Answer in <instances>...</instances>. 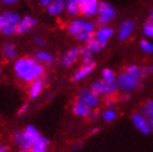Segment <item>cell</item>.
Wrapping results in <instances>:
<instances>
[{"label":"cell","instance_id":"cell-25","mask_svg":"<svg viewBox=\"0 0 153 152\" xmlns=\"http://www.w3.org/2000/svg\"><path fill=\"white\" fill-rule=\"evenodd\" d=\"M3 54L8 60H13L16 57V48L13 44L8 42L3 46Z\"/></svg>","mask_w":153,"mask_h":152},{"label":"cell","instance_id":"cell-23","mask_svg":"<svg viewBox=\"0 0 153 152\" xmlns=\"http://www.w3.org/2000/svg\"><path fill=\"white\" fill-rule=\"evenodd\" d=\"M35 59L38 62H40L41 64H50L53 61V56L51 53L47 52V51H39L36 53Z\"/></svg>","mask_w":153,"mask_h":152},{"label":"cell","instance_id":"cell-39","mask_svg":"<svg viewBox=\"0 0 153 152\" xmlns=\"http://www.w3.org/2000/svg\"><path fill=\"white\" fill-rule=\"evenodd\" d=\"M77 1H78V2H79V0H77Z\"/></svg>","mask_w":153,"mask_h":152},{"label":"cell","instance_id":"cell-16","mask_svg":"<svg viewBox=\"0 0 153 152\" xmlns=\"http://www.w3.org/2000/svg\"><path fill=\"white\" fill-rule=\"evenodd\" d=\"M49 146H50L49 139L44 137V136H40L35 142L33 143L32 148L28 152H47Z\"/></svg>","mask_w":153,"mask_h":152},{"label":"cell","instance_id":"cell-35","mask_svg":"<svg viewBox=\"0 0 153 152\" xmlns=\"http://www.w3.org/2000/svg\"><path fill=\"white\" fill-rule=\"evenodd\" d=\"M0 152H8V146L1 145V146H0Z\"/></svg>","mask_w":153,"mask_h":152},{"label":"cell","instance_id":"cell-2","mask_svg":"<svg viewBox=\"0 0 153 152\" xmlns=\"http://www.w3.org/2000/svg\"><path fill=\"white\" fill-rule=\"evenodd\" d=\"M96 24L92 21L76 19L71 22L68 26V33L73 35L77 40L88 44L94 39Z\"/></svg>","mask_w":153,"mask_h":152},{"label":"cell","instance_id":"cell-36","mask_svg":"<svg viewBox=\"0 0 153 152\" xmlns=\"http://www.w3.org/2000/svg\"><path fill=\"white\" fill-rule=\"evenodd\" d=\"M151 21L153 22V10H152V12H151Z\"/></svg>","mask_w":153,"mask_h":152},{"label":"cell","instance_id":"cell-31","mask_svg":"<svg viewBox=\"0 0 153 152\" xmlns=\"http://www.w3.org/2000/svg\"><path fill=\"white\" fill-rule=\"evenodd\" d=\"M34 40H35V44L37 45V46H39V47H42V46L45 45L44 38L41 37V36H35Z\"/></svg>","mask_w":153,"mask_h":152},{"label":"cell","instance_id":"cell-17","mask_svg":"<svg viewBox=\"0 0 153 152\" xmlns=\"http://www.w3.org/2000/svg\"><path fill=\"white\" fill-rule=\"evenodd\" d=\"M73 112L75 115H77V116L79 117H88L92 113L91 109L89 108V107H87L86 104H84V103L79 102L78 100H77L76 102H74Z\"/></svg>","mask_w":153,"mask_h":152},{"label":"cell","instance_id":"cell-33","mask_svg":"<svg viewBox=\"0 0 153 152\" xmlns=\"http://www.w3.org/2000/svg\"><path fill=\"white\" fill-rule=\"evenodd\" d=\"M53 0H39V2H40V4L42 7H46L47 8L49 4H50L51 2H52Z\"/></svg>","mask_w":153,"mask_h":152},{"label":"cell","instance_id":"cell-28","mask_svg":"<svg viewBox=\"0 0 153 152\" xmlns=\"http://www.w3.org/2000/svg\"><path fill=\"white\" fill-rule=\"evenodd\" d=\"M140 48H141V50L144 53H148V54L153 53V44L149 40L142 39V40L140 41Z\"/></svg>","mask_w":153,"mask_h":152},{"label":"cell","instance_id":"cell-32","mask_svg":"<svg viewBox=\"0 0 153 152\" xmlns=\"http://www.w3.org/2000/svg\"><path fill=\"white\" fill-rule=\"evenodd\" d=\"M28 110V103H24L22 107H21V109L19 110V112H18V114L19 115H23L25 112Z\"/></svg>","mask_w":153,"mask_h":152},{"label":"cell","instance_id":"cell-6","mask_svg":"<svg viewBox=\"0 0 153 152\" xmlns=\"http://www.w3.org/2000/svg\"><path fill=\"white\" fill-rule=\"evenodd\" d=\"M116 83H117L118 88H121L122 90L126 91V92H129V91H134L138 88L140 80L134 78L133 76L123 72V73H121L117 76Z\"/></svg>","mask_w":153,"mask_h":152},{"label":"cell","instance_id":"cell-3","mask_svg":"<svg viewBox=\"0 0 153 152\" xmlns=\"http://www.w3.org/2000/svg\"><path fill=\"white\" fill-rule=\"evenodd\" d=\"M19 20H20V16L15 12L7 11L1 13L0 14V35L3 34L6 36H11L15 34Z\"/></svg>","mask_w":153,"mask_h":152},{"label":"cell","instance_id":"cell-15","mask_svg":"<svg viewBox=\"0 0 153 152\" xmlns=\"http://www.w3.org/2000/svg\"><path fill=\"white\" fill-rule=\"evenodd\" d=\"M66 2H68V0H53L52 2L47 7L48 13L52 16L60 15L65 10Z\"/></svg>","mask_w":153,"mask_h":152},{"label":"cell","instance_id":"cell-30","mask_svg":"<svg viewBox=\"0 0 153 152\" xmlns=\"http://www.w3.org/2000/svg\"><path fill=\"white\" fill-rule=\"evenodd\" d=\"M143 34L147 37L153 38V22L151 20L147 21L143 25Z\"/></svg>","mask_w":153,"mask_h":152},{"label":"cell","instance_id":"cell-19","mask_svg":"<svg viewBox=\"0 0 153 152\" xmlns=\"http://www.w3.org/2000/svg\"><path fill=\"white\" fill-rule=\"evenodd\" d=\"M142 114L150 124L151 130L153 132V100H150L144 103L142 108Z\"/></svg>","mask_w":153,"mask_h":152},{"label":"cell","instance_id":"cell-13","mask_svg":"<svg viewBox=\"0 0 153 152\" xmlns=\"http://www.w3.org/2000/svg\"><path fill=\"white\" fill-rule=\"evenodd\" d=\"M79 50L80 49H78V48H72V49L68 50L62 57L61 64L64 67H68L73 65L79 57Z\"/></svg>","mask_w":153,"mask_h":152},{"label":"cell","instance_id":"cell-21","mask_svg":"<svg viewBox=\"0 0 153 152\" xmlns=\"http://www.w3.org/2000/svg\"><path fill=\"white\" fill-rule=\"evenodd\" d=\"M66 13L71 16H75L80 12V7L79 2L77 0H68L66 2V7H65Z\"/></svg>","mask_w":153,"mask_h":152},{"label":"cell","instance_id":"cell-38","mask_svg":"<svg viewBox=\"0 0 153 152\" xmlns=\"http://www.w3.org/2000/svg\"><path fill=\"white\" fill-rule=\"evenodd\" d=\"M0 75H1V70H0Z\"/></svg>","mask_w":153,"mask_h":152},{"label":"cell","instance_id":"cell-37","mask_svg":"<svg viewBox=\"0 0 153 152\" xmlns=\"http://www.w3.org/2000/svg\"><path fill=\"white\" fill-rule=\"evenodd\" d=\"M150 70H151V72H153V65L152 66H150Z\"/></svg>","mask_w":153,"mask_h":152},{"label":"cell","instance_id":"cell-14","mask_svg":"<svg viewBox=\"0 0 153 152\" xmlns=\"http://www.w3.org/2000/svg\"><path fill=\"white\" fill-rule=\"evenodd\" d=\"M113 34H114L113 28L108 26H102L94 33V39L99 41L100 44H102L103 46H105L110 38L113 36Z\"/></svg>","mask_w":153,"mask_h":152},{"label":"cell","instance_id":"cell-10","mask_svg":"<svg viewBox=\"0 0 153 152\" xmlns=\"http://www.w3.org/2000/svg\"><path fill=\"white\" fill-rule=\"evenodd\" d=\"M80 12L86 16H92L97 14L99 1L98 0H79Z\"/></svg>","mask_w":153,"mask_h":152},{"label":"cell","instance_id":"cell-29","mask_svg":"<svg viewBox=\"0 0 153 152\" xmlns=\"http://www.w3.org/2000/svg\"><path fill=\"white\" fill-rule=\"evenodd\" d=\"M79 57L82 58V60L84 61V63H89L92 62V54L88 51V49L86 47L82 48L79 50Z\"/></svg>","mask_w":153,"mask_h":152},{"label":"cell","instance_id":"cell-11","mask_svg":"<svg viewBox=\"0 0 153 152\" xmlns=\"http://www.w3.org/2000/svg\"><path fill=\"white\" fill-rule=\"evenodd\" d=\"M36 23H37L36 19L30 16V15H26V16L19 20L18 26H16V33L18 34H26L36 26Z\"/></svg>","mask_w":153,"mask_h":152},{"label":"cell","instance_id":"cell-18","mask_svg":"<svg viewBox=\"0 0 153 152\" xmlns=\"http://www.w3.org/2000/svg\"><path fill=\"white\" fill-rule=\"evenodd\" d=\"M42 89H44V82L40 78L32 82V84L30 86V90H28L30 98V99H36L41 94Z\"/></svg>","mask_w":153,"mask_h":152},{"label":"cell","instance_id":"cell-8","mask_svg":"<svg viewBox=\"0 0 153 152\" xmlns=\"http://www.w3.org/2000/svg\"><path fill=\"white\" fill-rule=\"evenodd\" d=\"M131 121H133V124L135 126V128L140 132L143 135L150 134L152 130H151L150 124L148 122V120L143 116L142 113H135L131 117Z\"/></svg>","mask_w":153,"mask_h":152},{"label":"cell","instance_id":"cell-34","mask_svg":"<svg viewBox=\"0 0 153 152\" xmlns=\"http://www.w3.org/2000/svg\"><path fill=\"white\" fill-rule=\"evenodd\" d=\"M3 3H6V4H13V3L18 2L19 0H1Z\"/></svg>","mask_w":153,"mask_h":152},{"label":"cell","instance_id":"cell-12","mask_svg":"<svg viewBox=\"0 0 153 152\" xmlns=\"http://www.w3.org/2000/svg\"><path fill=\"white\" fill-rule=\"evenodd\" d=\"M94 66H96V63H94V61L89 62V63H84V64L74 73L73 80L74 82H79L82 79L86 78L87 76H89L92 73V71L94 70Z\"/></svg>","mask_w":153,"mask_h":152},{"label":"cell","instance_id":"cell-27","mask_svg":"<svg viewBox=\"0 0 153 152\" xmlns=\"http://www.w3.org/2000/svg\"><path fill=\"white\" fill-rule=\"evenodd\" d=\"M116 116H117L116 111L112 108L106 109L102 114V118L105 121V122H112V121H114L115 118H116Z\"/></svg>","mask_w":153,"mask_h":152},{"label":"cell","instance_id":"cell-4","mask_svg":"<svg viewBox=\"0 0 153 152\" xmlns=\"http://www.w3.org/2000/svg\"><path fill=\"white\" fill-rule=\"evenodd\" d=\"M41 135L39 130L35 126L27 125L25 128L22 130V142L20 145L21 151L28 152L32 148L33 143L35 142Z\"/></svg>","mask_w":153,"mask_h":152},{"label":"cell","instance_id":"cell-40","mask_svg":"<svg viewBox=\"0 0 153 152\" xmlns=\"http://www.w3.org/2000/svg\"><path fill=\"white\" fill-rule=\"evenodd\" d=\"M20 152H23V151H20Z\"/></svg>","mask_w":153,"mask_h":152},{"label":"cell","instance_id":"cell-26","mask_svg":"<svg viewBox=\"0 0 153 152\" xmlns=\"http://www.w3.org/2000/svg\"><path fill=\"white\" fill-rule=\"evenodd\" d=\"M104 47H105V46H103L102 44H100V42L98 40H96V39H94V40H91L90 42H88L87 46H86V48L88 49V51L91 53V54L100 52Z\"/></svg>","mask_w":153,"mask_h":152},{"label":"cell","instance_id":"cell-5","mask_svg":"<svg viewBox=\"0 0 153 152\" xmlns=\"http://www.w3.org/2000/svg\"><path fill=\"white\" fill-rule=\"evenodd\" d=\"M97 14H98L97 22L102 27V26H106L110 22H112L114 20L115 16H116V12H115L114 8L109 2L101 1V2H99Z\"/></svg>","mask_w":153,"mask_h":152},{"label":"cell","instance_id":"cell-22","mask_svg":"<svg viewBox=\"0 0 153 152\" xmlns=\"http://www.w3.org/2000/svg\"><path fill=\"white\" fill-rule=\"evenodd\" d=\"M91 91L94 94H96L98 97L100 96H105V84L102 79H97L92 83L91 85Z\"/></svg>","mask_w":153,"mask_h":152},{"label":"cell","instance_id":"cell-20","mask_svg":"<svg viewBox=\"0 0 153 152\" xmlns=\"http://www.w3.org/2000/svg\"><path fill=\"white\" fill-rule=\"evenodd\" d=\"M124 72L127 73L128 75L133 76L134 78L138 79V80H141L142 76H143V74H142V69L140 66H138V65H136V64L128 65V66L125 69Z\"/></svg>","mask_w":153,"mask_h":152},{"label":"cell","instance_id":"cell-24","mask_svg":"<svg viewBox=\"0 0 153 152\" xmlns=\"http://www.w3.org/2000/svg\"><path fill=\"white\" fill-rule=\"evenodd\" d=\"M101 77H102L101 79L105 84H115L116 83V76L111 69H104L101 73Z\"/></svg>","mask_w":153,"mask_h":152},{"label":"cell","instance_id":"cell-1","mask_svg":"<svg viewBox=\"0 0 153 152\" xmlns=\"http://www.w3.org/2000/svg\"><path fill=\"white\" fill-rule=\"evenodd\" d=\"M45 67L36 59L21 58L14 63V73L23 82L32 83L44 75Z\"/></svg>","mask_w":153,"mask_h":152},{"label":"cell","instance_id":"cell-9","mask_svg":"<svg viewBox=\"0 0 153 152\" xmlns=\"http://www.w3.org/2000/svg\"><path fill=\"white\" fill-rule=\"evenodd\" d=\"M135 31V23L131 20H125L122 22L121 26L118 28L117 38L121 41H124L128 39L131 36V34Z\"/></svg>","mask_w":153,"mask_h":152},{"label":"cell","instance_id":"cell-7","mask_svg":"<svg viewBox=\"0 0 153 152\" xmlns=\"http://www.w3.org/2000/svg\"><path fill=\"white\" fill-rule=\"evenodd\" d=\"M77 100L79 102L84 103L87 107H89L90 109L97 108L98 104H99V97L96 94H94L91 91V89H82V90L78 92V97H77Z\"/></svg>","mask_w":153,"mask_h":152}]
</instances>
